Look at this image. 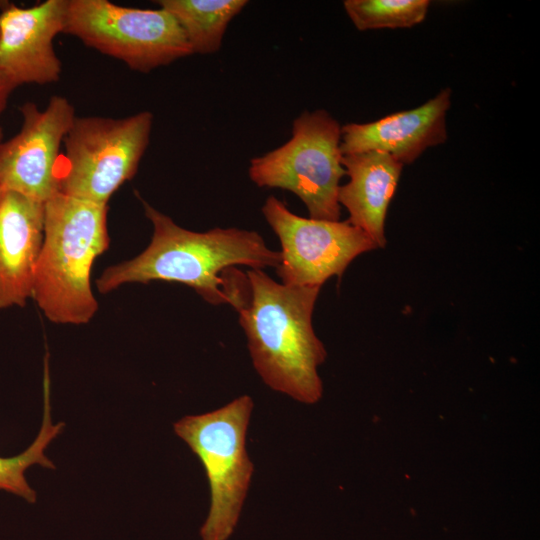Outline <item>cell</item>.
<instances>
[{"mask_svg":"<svg viewBox=\"0 0 540 540\" xmlns=\"http://www.w3.org/2000/svg\"><path fill=\"white\" fill-rule=\"evenodd\" d=\"M142 203L153 225L151 242L133 259L104 270L96 280L102 294L126 283L162 280L192 287L213 305L229 304L225 291L229 268L245 265L263 270L280 264V251L268 248L256 231L217 227L194 232L180 227L149 203Z\"/></svg>","mask_w":540,"mask_h":540,"instance_id":"obj_1","label":"cell"},{"mask_svg":"<svg viewBox=\"0 0 540 540\" xmlns=\"http://www.w3.org/2000/svg\"><path fill=\"white\" fill-rule=\"evenodd\" d=\"M239 313L253 367L272 390L305 404L322 396L318 367L326 358L312 314L320 288L286 286L261 269L246 271Z\"/></svg>","mask_w":540,"mask_h":540,"instance_id":"obj_2","label":"cell"},{"mask_svg":"<svg viewBox=\"0 0 540 540\" xmlns=\"http://www.w3.org/2000/svg\"><path fill=\"white\" fill-rule=\"evenodd\" d=\"M107 212V204L61 192L44 203L32 298L51 322L81 325L96 313L90 277L95 259L109 247Z\"/></svg>","mask_w":540,"mask_h":540,"instance_id":"obj_3","label":"cell"},{"mask_svg":"<svg viewBox=\"0 0 540 540\" xmlns=\"http://www.w3.org/2000/svg\"><path fill=\"white\" fill-rule=\"evenodd\" d=\"M253 407L252 398L242 395L173 424L175 434L200 460L209 482L210 508L200 530L202 540H227L238 523L254 473L246 448Z\"/></svg>","mask_w":540,"mask_h":540,"instance_id":"obj_4","label":"cell"},{"mask_svg":"<svg viewBox=\"0 0 540 540\" xmlns=\"http://www.w3.org/2000/svg\"><path fill=\"white\" fill-rule=\"evenodd\" d=\"M341 126L326 110L301 113L283 145L250 160L248 175L260 188H279L295 194L310 218L338 221V191L345 175Z\"/></svg>","mask_w":540,"mask_h":540,"instance_id":"obj_5","label":"cell"},{"mask_svg":"<svg viewBox=\"0 0 540 540\" xmlns=\"http://www.w3.org/2000/svg\"><path fill=\"white\" fill-rule=\"evenodd\" d=\"M153 118L150 111L122 118L76 116L63 141L59 192L107 204L136 174L150 142Z\"/></svg>","mask_w":540,"mask_h":540,"instance_id":"obj_6","label":"cell"},{"mask_svg":"<svg viewBox=\"0 0 540 540\" xmlns=\"http://www.w3.org/2000/svg\"><path fill=\"white\" fill-rule=\"evenodd\" d=\"M63 33L142 73L193 54L177 20L160 7L141 9L108 0H68Z\"/></svg>","mask_w":540,"mask_h":540,"instance_id":"obj_7","label":"cell"},{"mask_svg":"<svg viewBox=\"0 0 540 540\" xmlns=\"http://www.w3.org/2000/svg\"><path fill=\"white\" fill-rule=\"evenodd\" d=\"M261 211L280 241L281 261L276 273L286 286L321 287L332 276L341 278L357 256L377 248L348 220L301 217L273 195Z\"/></svg>","mask_w":540,"mask_h":540,"instance_id":"obj_8","label":"cell"},{"mask_svg":"<svg viewBox=\"0 0 540 540\" xmlns=\"http://www.w3.org/2000/svg\"><path fill=\"white\" fill-rule=\"evenodd\" d=\"M19 132L0 141V192L12 191L45 203L59 192L60 149L74 118V106L52 96L44 110L25 102Z\"/></svg>","mask_w":540,"mask_h":540,"instance_id":"obj_9","label":"cell"},{"mask_svg":"<svg viewBox=\"0 0 540 540\" xmlns=\"http://www.w3.org/2000/svg\"><path fill=\"white\" fill-rule=\"evenodd\" d=\"M68 0H46L28 8L0 4V69L17 86L60 79L62 64L54 39L65 28Z\"/></svg>","mask_w":540,"mask_h":540,"instance_id":"obj_10","label":"cell"},{"mask_svg":"<svg viewBox=\"0 0 540 540\" xmlns=\"http://www.w3.org/2000/svg\"><path fill=\"white\" fill-rule=\"evenodd\" d=\"M451 91L446 88L423 105L369 123L341 127L342 155L384 152L400 163L411 164L427 148L446 141V112Z\"/></svg>","mask_w":540,"mask_h":540,"instance_id":"obj_11","label":"cell"},{"mask_svg":"<svg viewBox=\"0 0 540 540\" xmlns=\"http://www.w3.org/2000/svg\"><path fill=\"white\" fill-rule=\"evenodd\" d=\"M44 235V203L19 193H0V309L32 298Z\"/></svg>","mask_w":540,"mask_h":540,"instance_id":"obj_12","label":"cell"},{"mask_svg":"<svg viewBox=\"0 0 540 540\" xmlns=\"http://www.w3.org/2000/svg\"><path fill=\"white\" fill-rule=\"evenodd\" d=\"M341 161L349 181L340 185L338 202L347 209L348 221L383 248L387 209L403 164L380 151L342 155Z\"/></svg>","mask_w":540,"mask_h":540,"instance_id":"obj_13","label":"cell"},{"mask_svg":"<svg viewBox=\"0 0 540 540\" xmlns=\"http://www.w3.org/2000/svg\"><path fill=\"white\" fill-rule=\"evenodd\" d=\"M185 33L192 53L213 54L220 50L232 19L248 4L247 0H159Z\"/></svg>","mask_w":540,"mask_h":540,"instance_id":"obj_14","label":"cell"},{"mask_svg":"<svg viewBox=\"0 0 540 540\" xmlns=\"http://www.w3.org/2000/svg\"><path fill=\"white\" fill-rule=\"evenodd\" d=\"M45 390L44 413L40 431L32 444L13 457H0V490L13 493L30 503L37 499L36 492L28 484L25 471L32 465L54 469L53 462L45 455L49 443L62 432L64 423H52L49 396Z\"/></svg>","mask_w":540,"mask_h":540,"instance_id":"obj_15","label":"cell"},{"mask_svg":"<svg viewBox=\"0 0 540 540\" xmlns=\"http://www.w3.org/2000/svg\"><path fill=\"white\" fill-rule=\"evenodd\" d=\"M428 0H345L344 9L360 30L407 28L422 22Z\"/></svg>","mask_w":540,"mask_h":540,"instance_id":"obj_16","label":"cell"},{"mask_svg":"<svg viewBox=\"0 0 540 540\" xmlns=\"http://www.w3.org/2000/svg\"><path fill=\"white\" fill-rule=\"evenodd\" d=\"M16 87L18 86L13 79L0 69V115L5 110L8 99Z\"/></svg>","mask_w":540,"mask_h":540,"instance_id":"obj_17","label":"cell"},{"mask_svg":"<svg viewBox=\"0 0 540 540\" xmlns=\"http://www.w3.org/2000/svg\"><path fill=\"white\" fill-rule=\"evenodd\" d=\"M1 138H2V131H1V128H0V141H1Z\"/></svg>","mask_w":540,"mask_h":540,"instance_id":"obj_18","label":"cell"},{"mask_svg":"<svg viewBox=\"0 0 540 540\" xmlns=\"http://www.w3.org/2000/svg\"><path fill=\"white\" fill-rule=\"evenodd\" d=\"M2 3V1H0V4Z\"/></svg>","mask_w":540,"mask_h":540,"instance_id":"obj_19","label":"cell"}]
</instances>
